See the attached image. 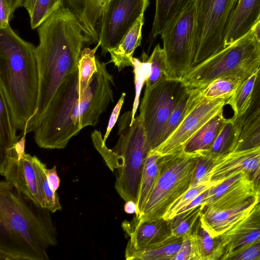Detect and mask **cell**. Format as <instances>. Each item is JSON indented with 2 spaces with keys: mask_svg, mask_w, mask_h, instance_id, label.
<instances>
[{
  "mask_svg": "<svg viewBox=\"0 0 260 260\" xmlns=\"http://www.w3.org/2000/svg\"><path fill=\"white\" fill-rule=\"evenodd\" d=\"M97 70L81 93L77 69L62 82L40 121L35 126L34 140L41 148L62 149L84 127L95 126L109 104L114 102L113 76L106 63L96 58Z\"/></svg>",
  "mask_w": 260,
  "mask_h": 260,
  "instance_id": "cell-1",
  "label": "cell"
},
{
  "mask_svg": "<svg viewBox=\"0 0 260 260\" xmlns=\"http://www.w3.org/2000/svg\"><path fill=\"white\" fill-rule=\"evenodd\" d=\"M39 43L35 47L39 91L34 117L27 133L40 121L56 91L78 69L82 50L93 43L77 16L62 7L37 28Z\"/></svg>",
  "mask_w": 260,
  "mask_h": 260,
  "instance_id": "cell-2",
  "label": "cell"
},
{
  "mask_svg": "<svg viewBox=\"0 0 260 260\" xmlns=\"http://www.w3.org/2000/svg\"><path fill=\"white\" fill-rule=\"evenodd\" d=\"M51 212L5 180L0 182V259L48 260L57 244Z\"/></svg>",
  "mask_w": 260,
  "mask_h": 260,
  "instance_id": "cell-3",
  "label": "cell"
},
{
  "mask_svg": "<svg viewBox=\"0 0 260 260\" xmlns=\"http://www.w3.org/2000/svg\"><path fill=\"white\" fill-rule=\"evenodd\" d=\"M35 46L11 27L0 29V92L16 128L23 131L35 116L39 76Z\"/></svg>",
  "mask_w": 260,
  "mask_h": 260,
  "instance_id": "cell-4",
  "label": "cell"
},
{
  "mask_svg": "<svg viewBox=\"0 0 260 260\" xmlns=\"http://www.w3.org/2000/svg\"><path fill=\"white\" fill-rule=\"evenodd\" d=\"M132 111L125 112L118 121V141L112 149L121 159L117 169L115 188L125 201L137 203L145 161L150 150L141 116L132 119Z\"/></svg>",
  "mask_w": 260,
  "mask_h": 260,
  "instance_id": "cell-5",
  "label": "cell"
},
{
  "mask_svg": "<svg viewBox=\"0 0 260 260\" xmlns=\"http://www.w3.org/2000/svg\"><path fill=\"white\" fill-rule=\"evenodd\" d=\"M260 67V45L251 29L201 63L181 80L188 88H202L220 77L253 73Z\"/></svg>",
  "mask_w": 260,
  "mask_h": 260,
  "instance_id": "cell-6",
  "label": "cell"
},
{
  "mask_svg": "<svg viewBox=\"0 0 260 260\" xmlns=\"http://www.w3.org/2000/svg\"><path fill=\"white\" fill-rule=\"evenodd\" d=\"M196 154L181 151L162 156L159 177L141 215L142 222L162 218L170 207L190 187Z\"/></svg>",
  "mask_w": 260,
  "mask_h": 260,
  "instance_id": "cell-7",
  "label": "cell"
},
{
  "mask_svg": "<svg viewBox=\"0 0 260 260\" xmlns=\"http://www.w3.org/2000/svg\"><path fill=\"white\" fill-rule=\"evenodd\" d=\"M238 1L197 0L193 67L224 48L225 29Z\"/></svg>",
  "mask_w": 260,
  "mask_h": 260,
  "instance_id": "cell-8",
  "label": "cell"
},
{
  "mask_svg": "<svg viewBox=\"0 0 260 260\" xmlns=\"http://www.w3.org/2000/svg\"><path fill=\"white\" fill-rule=\"evenodd\" d=\"M188 87L181 79L165 77L152 87H146L140 107L150 150L159 146L163 129Z\"/></svg>",
  "mask_w": 260,
  "mask_h": 260,
  "instance_id": "cell-9",
  "label": "cell"
},
{
  "mask_svg": "<svg viewBox=\"0 0 260 260\" xmlns=\"http://www.w3.org/2000/svg\"><path fill=\"white\" fill-rule=\"evenodd\" d=\"M196 2L160 35L166 59V78L182 79L193 67Z\"/></svg>",
  "mask_w": 260,
  "mask_h": 260,
  "instance_id": "cell-10",
  "label": "cell"
},
{
  "mask_svg": "<svg viewBox=\"0 0 260 260\" xmlns=\"http://www.w3.org/2000/svg\"><path fill=\"white\" fill-rule=\"evenodd\" d=\"M149 4V0H109L99 23L102 55L118 46Z\"/></svg>",
  "mask_w": 260,
  "mask_h": 260,
  "instance_id": "cell-11",
  "label": "cell"
},
{
  "mask_svg": "<svg viewBox=\"0 0 260 260\" xmlns=\"http://www.w3.org/2000/svg\"><path fill=\"white\" fill-rule=\"evenodd\" d=\"M229 98H204L169 138L154 150L162 156L182 151L189 139L210 119L223 110Z\"/></svg>",
  "mask_w": 260,
  "mask_h": 260,
  "instance_id": "cell-12",
  "label": "cell"
},
{
  "mask_svg": "<svg viewBox=\"0 0 260 260\" xmlns=\"http://www.w3.org/2000/svg\"><path fill=\"white\" fill-rule=\"evenodd\" d=\"M0 173L6 181L36 204L45 208L37 179L33 156L25 153L20 160L17 156L1 157Z\"/></svg>",
  "mask_w": 260,
  "mask_h": 260,
  "instance_id": "cell-13",
  "label": "cell"
},
{
  "mask_svg": "<svg viewBox=\"0 0 260 260\" xmlns=\"http://www.w3.org/2000/svg\"><path fill=\"white\" fill-rule=\"evenodd\" d=\"M256 194L248 176L243 172H239L209 189L205 207L213 209L225 208Z\"/></svg>",
  "mask_w": 260,
  "mask_h": 260,
  "instance_id": "cell-14",
  "label": "cell"
},
{
  "mask_svg": "<svg viewBox=\"0 0 260 260\" xmlns=\"http://www.w3.org/2000/svg\"><path fill=\"white\" fill-rule=\"evenodd\" d=\"M122 227L129 238L125 250H144L174 236L169 220L163 218L140 222L135 216L131 221H124Z\"/></svg>",
  "mask_w": 260,
  "mask_h": 260,
  "instance_id": "cell-15",
  "label": "cell"
},
{
  "mask_svg": "<svg viewBox=\"0 0 260 260\" xmlns=\"http://www.w3.org/2000/svg\"><path fill=\"white\" fill-rule=\"evenodd\" d=\"M259 201L256 194L225 208L213 209L205 206L199 219L202 225L212 237L220 236L247 215Z\"/></svg>",
  "mask_w": 260,
  "mask_h": 260,
  "instance_id": "cell-16",
  "label": "cell"
},
{
  "mask_svg": "<svg viewBox=\"0 0 260 260\" xmlns=\"http://www.w3.org/2000/svg\"><path fill=\"white\" fill-rule=\"evenodd\" d=\"M259 168L260 147L233 151L216 160L210 182L215 184L239 172L246 174L252 182Z\"/></svg>",
  "mask_w": 260,
  "mask_h": 260,
  "instance_id": "cell-17",
  "label": "cell"
},
{
  "mask_svg": "<svg viewBox=\"0 0 260 260\" xmlns=\"http://www.w3.org/2000/svg\"><path fill=\"white\" fill-rule=\"evenodd\" d=\"M221 235L225 249L224 255L257 240L260 237V203H257L247 215Z\"/></svg>",
  "mask_w": 260,
  "mask_h": 260,
  "instance_id": "cell-18",
  "label": "cell"
},
{
  "mask_svg": "<svg viewBox=\"0 0 260 260\" xmlns=\"http://www.w3.org/2000/svg\"><path fill=\"white\" fill-rule=\"evenodd\" d=\"M260 15V0H238L225 29L224 47L248 32Z\"/></svg>",
  "mask_w": 260,
  "mask_h": 260,
  "instance_id": "cell-19",
  "label": "cell"
},
{
  "mask_svg": "<svg viewBox=\"0 0 260 260\" xmlns=\"http://www.w3.org/2000/svg\"><path fill=\"white\" fill-rule=\"evenodd\" d=\"M223 112L222 110L200 128L186 142L183 151L194 154L208 150L228 120Z\"/></svg>",
  "mask_w": 260,
  "mask_h": 260,
  "instance_id": "cell-20",
  "label": "cell"
},
{
  "mask_svg": "<svg viewBox=\"0 0 260 260\" xmlns=\"http://www.w3.org/2000/svg\"><path fill=\"white\" fill-rule=\"evenodd\" d=\"M162 155L154 150H150L146 156L139 190L135 216L142 212L149 198L155 188L159 177Z\"/></svg>",
  "mask_w": 260,
  "mask_h": 260,
  "instance_id": "cell-21",
  "label": "cell"
},
{
  "mask_svg": "<svg viewBox=\"0 0 260 260\" xmlns=\"http://www.w3.org/2000/svg\"><path fill=\"white\" fill-rule=\"evenodd\" d=\"M197 260H221L225 254L222 235L212 237L202 225L199 218L192 230Z\"/></svg>",
  "mask_w": 260,
  "mask_h": 260,
  "instance_id": "cell-22",
  "label": "cell"
},
{
  "mask_svg": "<svg viewBox=\"0 0 260 260\" xmlns=\"http://www.w3.org/2000/svg\"><path fill=\"white\" fill-rule=\"evenodd\" d=\"M144 23V15H142L133 27L126 34L118 46L109 51L110 62H113L120 71L126 67H133V54L141 45L142 29Z\"/></svg>",
  "mask_w": 260,
  "mask_h": 260,
  "instance_id": "cell-23",
  "label": "cell"
},
{
  "mask_svg": "<svg viewBox=\"0 0 260 260\" xmlns=\"http://www.w3.org/2000/svg\"><path fill=\"white\" fill-rule=\"evenodd\" d=\"M202 88H187L166 123L159 140V146L166 141L190 112L204 98Z\"/></svg>",
  "mask_w": 260,
  "mask_h": 260,
  "instance_id": "cell-24",
  "label": "cell"
},
{
  "mask_svg": "<svg viewBox=\"0 0 260 260\" xmlns=\"http://www.w3.org/2000/svg\"><path fill=\"white\" fill-rule=\"evenodd\" d=\"M195 0H156L155 12L151 35L153 38L175 21Z\"/></svg>",
  "mask_w": 260,
  "mask_h": 260,
  "instance_id": "cell-25",
  "label": "cell"
},
{
  "mask_svg": "<svg viewBox=\"0 0 260 260\" xmlns=\"http://www.w3.org/2000/svg\"><path fill=\"white\" fill-rule=\"evenodd\" d=\"M183 237L173 236L166 241L142 250H125L127 260H172L178 252Z\"/></svg>",
  "mask_w": 260,
  "mask_h": 260,
  "instance_id": "cell-26",
  "label": "cell"
},
{
  "mask_svg": "<svg viewBox=\"0 0 260 260\" xmlns=\"http://www.w3.org/2000/svg\"><path fill=\"white\" fill-rule=\"evenodd\" d=\"M241 131L233 117L228 119L211 148L202 152L217 159L225 156L234 151Z\"/></svg>",
  "mask_w": 260,
  "mask_h": 260,
  "instance_id": "cell-27",
  "label": "cell"
},
{
  "mask_svg": "<svg viewBox=\"0 0 260 260\" xmlns=\"http://www.w3.org/2000/svg\"><path fill=\"white\" fill-rule=\"evenodd\" d=\"M253 73L233 74L218 78L203 87L202 95L208 99L230 98L240 84Z\"/></svg>",
  "mask_w": 260,
  "mask_h": 260,
  "instance_id": "cell-28",
  "label": "cell"
},
{
  "mask_svg": "<svg viewBox=\"0 0 260 260\" xmlns=\"http://www.w3.org/2000/svg\"><path fill=\"white\" fill-rule=\"evenodd\" d=\"M11 115L5 98L0 92V155L11 152L20 137L16 135Z\"/></svg>",
  "mask_w": 260,
  "mask_h": 260,
  "instance_id": "cell-29",
  "label": "cell"
},
{
  "mask_svg": "<svg viewBox=\"0 0 260 260\" xmlns=\"http://www.w3.org/2000/svg\"><path fill=\"white\" fill-rule=\"evenodd\" d=\"M257 70L245 80L226 101V105H229L234 111L233 117L235 120L242 117L250 106Z\"/></svg>",
  "mask_w": 260,
  "mask_h": 260,
  "instance_id": "cell-30",
  "label": "cell"
},
{
  "mask_svg": "<svg viewBox=\"0 0 260 260\" xmlns=\"http://www.w3.org/2000/svg\"><path fill=\"white\" fill-rule=\"evenodd\" d=\"M33 157L37 179L45 208L51 213L61 210L62 207L58 193L51 189L45 173V164L41 162L37 156Z\"/></svg>",
  "mask_w": 260,
  "mask_h": 260,
  "instance_id": "cell-31",
  "label": "cell"
},
{
  "mask_svg": "<svg viewBox=\"0 0 260 260\" xmlns=\"http://www.w3.org/2000/svg\"><path fill=\"white\" fill-rule=\"evenodd\" d=\"M205 205L203 204L179 213L169 220L173 235L183 237L191 234L193 228Z\"/></svg>",
  "mask_w": 260,
  "mask_h": 260,
  "instance_id": "cell-32",
  "label": "cell"
},
{
  "mask_svg": "<svg viewBox=\"0 0 260 260\" xmlns=\"http://www.w3.org/2000/svg\"><path fill=\"white\" fill-rule=\"evenodd\" d=\"M100 47L99 42L92 49L85 47L82 51L78 62L79 87L81 93L84 92L89 85L91 78L97 70V64L95 53Z\"/></svg>",
  "mask_w": 260,
  "mask_h": 260,
  "instance_id": "cell-33",
  "label": "cell"
},
{
  "mask_svg": "<svg viewBox=\"0 0 260 260\" xmlns=\"http://www.w3.org/2000/svg\"><path fill=\"white\" fill-rule=\"evenodd\" d=\"M260 147V111L242 129L234 151Z\"/></svg>",
  "mask_w": 260,
  "mask_h": 260,
  "instance_id": "cell-34",
  "label": "cell"
},
{
  "mask_svg": "<svg viewBox=\"0 0 260 260\" xmlns=\"http://www.w3.org/2000/svg\"><path fill=\"white\" fill-rule=\"evenodd\" d=\"M109 0H88L85 20L83 25L86 32L92 38L94 43L99 42L97 28L104 9Z\"/></svg>",
  "mask_w": 260,
  "mask_h": 260,
  "instance_id": "cell-35",
  "label": "cell"
},
{
  "mask_svg": "<svg viewBox=\"0 0 260 260\" xmlns=\"http://www.w3.org/2000/svg\"><path fill=\"white\" fill-rule=\"evenodd\" d=\"M142 58V61L134 57L133 58V67L135 85V97L132 110V119L130 124H132L135 119L136 113L139 104V98L141 90L150 73V64L148 60V57L145 52L143 53Z\"/></svg>",
  "mask_w": 260,
  "mask_h": 260,
  "instance_id": "cell-36",
  "label": "cell"
},
{
  "mask_svg": "<svg viewBox=\"0 0 260 260\" xmlns=\"http://www.w3.org/2000/svg\"><path fill=\"white\" fill-rule=\"evenodd\" d=\"M62 7H63V0H37L29 15L31 28H37Z\"/></svg>",
  "mask_w": 260,
  "mask_h": 260,
  "instance_id": "cell-37",
  "label": "cell"
},
{
  "mask_svg": "<svg viewBox=\"0 0 260 260\" xmlns=\"http://www.w3.org/2000/svg\"><path fill=\"white\" fill-rule=\"evenodd\" d=\"M148 60L150 64L151 70L146 83V87L150 88L156 85L165 77L166 72V59L164 50L158 44L154 48Z\"/></svg>",
  "mask_w": 260,
  "mask_h": 260,
  "instance_id": "cell-38",
  "label": "cell"
},
{
  "mask_svg": "<svg viewBox=\"0 0 260 260\" xmlns=\"http://www.w3.org/2000/svg\"><path fill=\"white\" fill-rule=\"evenodd\" d=\"M196 154V160L191 187L202 184L210 183V180L212 171L217 160L204 152Z\"/></svg>",
  "mask_w": 260,
  "mask_h": 260,
  "instance_id": "cell-39",
  "label": "cell"
},
{
  "mask_svg": "<svg viewBox=\"0 0 260 260\" xmlns=\"http://www.w3.org/2000/svg\"><path fill=\"white\" fill-rule=\"evenodd\" d=\"M91 138L94 148L101 155L111 171L113 172L120 167L122 162L120 156L107 147L100 131L94 130L91 134Z\"/></svg>",
  "mask_w": 260,
  "mask_h": 260,
  "instance_id": "cell-40",
  "label": "cell"
},
{
  "mask_svg": "<svg viewBox=\"0 0 260 260\" xmlns=\"http://www.w3.org/2000/svg\"><path fill=\"white\" fill-rule=\"evenodd\" d=\"M212 185L209 183L190 187L170 207L162 218L166 220L171 219L176 215L179 210L188 204L201 193L210 188Z\"/></svg>",
  "mask_w": 260,
  "mask_h": 260,
  "instance_id": "cell-41",
  "label": "cell"
},
{
  "mask_svg": "<svg viewBox=\"0 0 260 260\" xmlns=\"http://www.w3.org/2000/svg\"><path fill=\"white\" fill-rule=\"evenodd\" d=\"M260 111V67L255 80L250 105L246 113L241 118L236 119L242 128L251 120Z\"/></svg>",
  "mask_w": 260,
  "mask_h": 260,
  "instance_id": "cell-42",
  "label": "cell"
},
{
  "mask_svg": "<svg viewBox=\"0 0 260 260\" xmlns=\"http://www.w3.org/2000/svg\"><path fill=\"white\" fill-rule=\"evenodd\" d=\"M221 260H260V237L246 247L226 253Z\"/></svg>",
  "mask_w": 260,
  "mask_h": 260,
  "instance_id": "cell-43",
  "label": "cell"
},
{
  "mask_svg": "<svg viewBox=\"0 0 260 260\" xmlns=\"http://www.w3.org/2000/svg\"><path fill=\"white\" fill-rule=\"evenodd\" d=\"M191 234L183 237L181 247L172 260H197L196 249Z\"/></svg>",
  "mask_w": 260,
  "mask_h": 260,
  "instance_id": "cell-44",
  "label": "cell"
},
{
  "mask_svg": "<svg viewBox=\"0 0 260 260\" xmlns=\"http://www.w3.org/2000/svg\"><path fill=\"white\" fill-rule=\"evenodd\" d=\"M88 0H63V7L68 8L78 18L83 25Z\"/></svg>",
  "mask_w": 260,
  "mask_h": 260,
  "instance_id": "cell-45",
  "label": "cell"
},
{
  "mask_svg": "<svg viewBox=\"0 0 260 260\" xmlns=\"http://www.w3.org/2000/svg\"><path fill=\"white\" fill-rule=\"evenodd\" d=\"M125 95L126 93L125 92H122L121 93L120 98H119L118 102L115 106L111 112L107 127L106 133L103 137V141L105 143L111 130L113 128L118 120L121 108L124 101Z\"/></svg>",
  "mask_w": 260,
  "mask_h": 260,
  "instance_id": "cell-46",
  "label": "cell"
},
{
  "mask_svg": "<svg viewBox=\"0 0 260 260\" xmlns=\"http://www.w3.org/2000/svg\"><path fill=\"white\" fill-rule=\"evenodd\" d=\"M44 172L51 189L56 192L60 183V180L57 173L56 167L54 166L50 169H48L45 167Z\"/></svg>",
  "mask_w": 260,
  "mask_h": 260,
  "instance_id": "cell-47",
  "label": "cell"
},
{
  "mask_svg": "<svg viewBox=\"0 0 260 260\" xmlns=\"http://www.w3.org/2000/svg\"><path fill=\"white\" fill-rule=\"evenodd\" d=\"M209 189L201 193L192 201H191L188 204L179 210L177 212L176 215L179 213H181L186 211L196 208L200 205L203 204L206 205V199L209 193Z\"/></svg>",
  "mask_w": 260,
  "mask_h": 260,
  "instance_id": "cell-48",
  "label": "cell"
},
{
  "mask_svg": "<svg viewBox=\"0 0 260 260\" xmlns=\"http://www.w3.org/2000/svg\"><path fill=\"white\" fill-rule=\"evenodd\" d=\"M10 12L7 2L6 0H0V29L10 25Z\"/></svg>",
  "mask_w": 260,
  "mask_h": 260,
  "instance_id": "cell-49",
  "label": "cell"
},
{
  "mask_svg": "<svg viewBox=\"0 0 260 260\" xmlns=\"http://www.w3.org/2000/svg\"><path fill=\"white\" fill-rule=\"evenodd\" d=\"M27 133L26 129L23 131L22 136L19 139L15 145V149L18 156V159H21L25 154V145L26 134Z\"/></svg>",
  "mask_w": 260,
  "mask_h": 260,
  "instance_id": "cell-50",
  "label": "cell"
},
{
  "mask_svg": "<svg viewBox=\"0 0 260 260\" xmlns=\"http://www.w3.org/2000/svg\"><path fill=\"white\" fill-rule=\"evenodd\" d=\"M7 2L10 12L11 20L16 10L22 7L23 0H6Z\"/></svg>",
  "mask_w": 260,
  "mask_h": 260,
  "instance_id": "cell-51",
  "label": "cell"
},
{
  "mask_svg": "<svg viewBox=\"0 0 260 260\" xmlns=\"http://www.w3.org/2000/svg\"><path fill=\"white\" fill-rule=\"evenodd\" d=\"M252 184L255 193L260 198V168Z\"/></svg>",
  "mask_w": 260,
  "mask_h": 260,
  "instance_id": "cell-52",
  "label": "cell"
},
{
  "mask_svg": "<svg viewBox=\"0 0 260 260\" xmlns=\"http://www.w3.org/2000/svg\"><path fill=\"white\" fill-rule=\"evenodd\" d=\"M125 202L124 208L125 212L129 214L136 213L137 209L136 203L133 201H128Z\"/></svg>",
  "mask_w": 260,
  "mask_h": 260,
  "instance_id": "cell-53",
  "label": "cell"
},
{
  "mask_svg": "<svg viewBox=\"0 0 260 260\" xmlns=\"http://www.w3.org/2000/svg\"><path fill=\"white\" fill-rule=\"evenodd\" d=\"M37 0H23L22 7H23L30 15L34 8Z\"/></svg>",
  "mask_w": 260,
  "mask_h": 260,
  "instance_id": "cell-54",
  "label": "cell"
},
{
  "mask_svg": "<svg viewBox=\"0 0 260 260\" xmlns=\"http://www.w3.org/2000/svg\"><path fill=\"white\" fill-rule=\"evenodd\" d=\"M251 29L253 32L257 41L260 45V19L256 21L252 26Z\"/></svg>",
  "mask_w": 260,
  "mask_h": 260,
  "instance_id": "cell-55",
  "label": "cell"
},
{
  "mask_svg": "<svg viewBox=\"0 0 260 260\" xmlns=\"http://www.w3.org/2000/svg\"><path fill=\"white\" fill-rule=\"evenodd\" d=\"M259 19H260V15H259V17H258V18L257 21H258Z\"/></svg>",
  "mask_w": 260,
  "mask_h": 260,
  "instance_id": "cell-56",
  "label": "cell"
},
{
  "mask_svg": "<svg viewBox=\"0 0 260 260\" xmlns=\"http://www.w3.org/2000/svg\"><path fill=\"white\" fill-rule=\"evenodd\" d=\"M259 203H260V198H259Z\"/></svg>",
  "mask_w": 260,
  "mask_h": 260,
  "instance_id": "cell-57",
  "label": "cell"
}]
</instances>
